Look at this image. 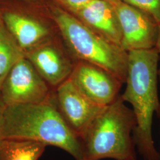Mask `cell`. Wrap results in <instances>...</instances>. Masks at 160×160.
Instances as JSON below:
<instances>
[{
	"mask_svg": "<svg viewBox=\"0 0 160 160\" xmlns=\"http://www.w3.org/2000/svg\"><path fill=\"white\" fill-rule=\"evenodd\" d=\"M0 95L5 106L51 100L48 83L25 57L17 61L7 75L0 88Z\"/></svg>",
	"mask_w": 160,
	"mask_h": 160,
	"instance_id": "5",
	"label": "cell"
},
{
	"mask_svg": "<svg viewBox=\"0 0 160 160\" xmlns=\"http://www.w3.org/2000/svg\"><path fill=\"white\" fill-rule=\"evenodd\" d=\"M120 94L80 135L83 160H137L132 132L137 119Z\"/></svg>",
	"mask_w": 160,
	"mask_h": 160,
	"instance_id": "3",
	"label": "cell"
},
{
	"mask_svg": "<svg viewBox=\"0 0 160 160\" xmlns=\"http://www.w3.org/2000/svg\"><path fill=\"white\" fill-rule=\"evenodd\" d=\"M152 17L160 26V0H120Z\"/></svg>",
	"mask_w": 160,
	"mask_h": 160,
	"instance_id": "14",
	"label": "cell"
},
{
	"mask_svg": "<svg viewBox=\"0 0 160 160\" xmlns=\"http://www.w3.org/2000/svg\"><path fill=\"white\" fill-rule=\"evenodd\" d=\"M67 8L69 11L75 13L92 0H56Z\"/></svg>",
	"mask_w": 160,
	"mask_h": 160,
	"instance_id": "15",
	"label": "cell"
},
{
	"mask_svg": "<svg viewBox=\"0 0 160 160\" xmlns=\"http://www.w3.org/2000/svg\"><path fill=\"white\" fill-rule=\"evenodd\" d=\"M1 17L6 29L23 52L39 44L49 33L42 23L16 12H4Z\"/></svg>",
	"mask_w": 160,
	"mask_h": 160,
	"instance_id": "11",
	"label": "cell"
},
{
	"mask_svg": "<svg viewBox=\"0 0 160 160\" xmlns=\"http://www.w3.org/2000/svg\"><path fill=\"white\" fill-rule=\"evenodd\" d=\"M46 147L31 140L5 139L0 146V160H38Z\"/></svg>",
	"mask_w": 160,
	"mask_h": 160,
	"instance_id": "12",
	"label": "cell"
},
{
	"mask_svg": "<svg viewBox=\"0 0 160 160\" xmlns=\"http://www.w3.org/2000/svg\"><path fill=\"white\" fill-rule=\"evenodd\" d=\"M122 30L120 47L125 51L155 47L160 25L149 14L120 0L113 2Z\"/></svg>",
	"mask_w": 160,
	"mask_h": 160,
	"instance_id": "6",
	"label": "cell"
},
{
	"mask_svg": "<svg viewBox=\"0 0 160 160\" xmlns=\"http://www.w3.org/2000/svg\"><path fill=\"white\" fill-rule=\"evenodd\" d=\"M157 50L159 54H160V26H159V32H158V39L157 41V43L155 47ZM158 78L160 81V68L158 69Z\"/></svg>",
	"mask_w": 160,
	"mask_h": 160,
	"instance_id": "17",
	"label": "cell"
},
{
	"mask_svg": "<svg viewBox=\"0 0 160 160\" xmlns=\"http://www.w3.org/2000/svg\"><path fill=\"white\" fill-rule=\"evenodd\" d=\"M105 1H109V2L113 3V2H114L117 1H118V0H105Z\"/></svg>",
	"mask_w": 160,
	"mask_h": 160,
	"instance_id": "18",
	"label": "cell"
},
{
	"mask_svg": "<svg viewBox=\"0 0 160 160\" xmlns=\"http://www.w3.org/2000/svg\"><path fill=\"white\" fill-rule=\"evenodd\" d=\"M5 108V104L3 103L0 95V146L4 139L3 137V112Z\"/></svg>",
	"mask_w": 160,
	"mask_h": 160,
	"instance_id": "16",
	"label": "cell"
},
{
	"mask_svg": "<svg viewBox=\"0 0 160 160\" xmlns=\"http://www.w3.org/2000/svg\"><path fill=\"white\" fill-rule=\"evenodd\" d=\"M75 14L93 32L120 46L122 30L112 2L105 0H92Z\"/></svg>",
	"mask_w": 160,
	"mask_h": 160,
	"instance_id": "9",
	"label": "cell"
},
{
	"mask_svg": "<svg viewBox=\"0 0 160 160\" xmlns=\"http://www.w3.org/2000/svg\"><path fill=\"white\" fill-rule=\"evenodd\" d=\"M158 114H159V116H160V108H159V110H158Z\"/></svg>",
	"mask_w": 160,
	"mask_h": 160,
	"instance_id": "19",
	"label": "cell"
},
{
	"mask_svg": "<svg viewBox=\"0 0 160 160\" xmlns=\"http://www.w3.org/2000/svg\"><path fill=\"white\" fill-rule=\"evenodd\" d=\"M28 59L46 82L58 86L68 78L70 66L56 48L41 46L29 52Z\"/></svg>",
	"mask_w": 160,
	"mask_h": 160,
	"instance_id": "10",
	"label": "cell"
},
{
	"mask_svg": "<svg viewBox=\"0 0 160 160\" xmlns=\"http://www.w3.org/2000/svg\"><path fill=\"white\" fill-rule=\"evenodd\" d=\"M24 57V52L6 29L0 16V88L12 67Z\"/></svg>",
	"mask_w": 160,
	"mask_h": 160,
	"instance_id": "13",
	"label": "cell"
},
{
	"mask_svg": "<svg viewBox=\"0 0 160 160\" xmlns=\"http://www.w3.org/2000/svg\"><path fill=\"white\" fill-rule=\"evenodd\" d=\"M69 78L86 97L102 106L114 102L120 95L123 84L107 70L82 61L75 68Z\"/></svg>",
	"mask_w": 160,
	"mask_h": 160,
	"instance_id": "8",
	"label": "cell"
},
{
	"mask_svg": "<svg viewBox=\"0 0 160 160\" xmlns=\"http://www.w3.org/2000/svg\"><path fill=\"white\" fill-rule=\"evenodd\" d=\"M4 139H26L62 149L83 160L80 138L69 128L55 104L48 102L5 106Z\"/></svg>",
	"mask_w": 160,
	"mask_h": 160,
	"instance_id": "2",
	"label": "cell"
},
{
	"mask_svg": "<svg viewBox=\"0 0 160 160\" xmlns=\"http://www.w3.org/2000/svg\"><path fill=\"white\" fill-rule=\"evenodd\" d=\"M56 100L59 113L78 137L106 107L86 97L69 77L58 86Z\"/></svg>",
	"mask_w": 160,
	"mask_h": 160,
	"instance_id": "7",
	"label": "cell"
},
{
	"mask_svg": "<svg viewBox=\"0 0 160 160\" xmlns=\"http://www.w3.org/2000/svg\"><path fill=\"white\" fill-rule=\"evenodd\" d=\"M126 88L121 97L130 103L137 119L132 132L135 147L144 160H160L152 134V118L158 113L159 53L155 48L128 52Z\"/></svg>",
	"mask_w": 160,
	"mask_h": 160,
	"instance_id": "1",
	"label": "cell"
},
{
	"mask_svg": "<svg viewBox=\"0 0 160 160\" xmlns=\"http://www.w3.org/2000/svg\"><path fill=\"white\" fill-rule=\"evenodd\" d=\"M53 17L64 39L81 61L107 70L125 83L128 52L95 33L67 12L56 9Z\"/></svg>",
	"mask_w": 160,
	"mask_h": 160,
	"instance_id": "4",
	"label": "cell"
}]
</instances>
